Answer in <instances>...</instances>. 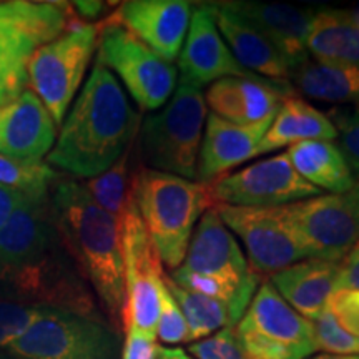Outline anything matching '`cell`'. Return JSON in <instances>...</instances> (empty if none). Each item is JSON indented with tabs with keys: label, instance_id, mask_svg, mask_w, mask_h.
Here are the masks:
<instances>
[{
	"label": "cell",
	"instance_id": "cell-6",
	"mask_svg": "<svg viewBox=\"0 0 359 359\" xmlns=\"http://www.w3.org/2000/svg\"><path fill=\"white\" fill-rule=\"evenodd\" d=\"M206 118L198 85L180 79L163 110L148 115L142 127L143 156L156 172L196 180Z\"/></svg>",
	"mask_w": 359,
	"mask_h": 359
},
{
	"label": "cell",
	"instance_id": "cell-21",
	"mask_svg": "<svg viewBox=\"0 0 359 359\" xmlns=\"http://www.w3.org/2000/svg\"><path fill=\"white\" fill-rule=\"evenodd\" d=\"M273 118L255 125H236L210 114L205 125V137L201 140L196 180L208 185L223 177L231 168L257 156V148Z\"/></svg>",
	"mask_w": 359,
	"mask_h": 359
},
{
	"label": "cell",
	"instance_id": "cell-5",
	"mask_svg": "<svg viewBox=\"0 0 359 359\" xmlns=\"http://www.w3.org/2000/svg\"><path fill=\"white\" fill-rule=\"evenodd\" d=\"M72 12L57 2H0V107L25 92L34 53L77 24Z\"/></svg>",
	"mask_w": 359,
	"mask_h": 359
},
{
	"label": "cell",
	"instance_id": "cell-1",
	"mask_svg": "<svg viewBox=\"0 0 359 359\" xmlns=\"http://www.w3.org/2000/svg\"><path fill=\"white\" fill-rule=\"evenodd\" d=\"M0 290L30 306L95 318L92 296L53 223L50 191L24 195L0 230Z\"/></svg>",
	"mask_w": 359,
	"mask_h": 359
},
{
	"label": "cell",
	"instance_id": "cell-3",
	"mask_svg": "<svg viewBox=\"0 0 359 359\" xmlns=\"http://www.w3.org/2000/svg\"><path fill=\"white\" fill-rule=\"evenodd\" d=\"M50 212L67 253L80 276L100 298L115 325L123 326L127 303L120 219L100 208L83 183L57 180L50 188Z\"/></svg>",
	"mask_w": 359,
	"mask_h": 359
},
{
	"label": "cell",
	"instance_id": "cell-41",
	"mask_svg": "<svg viewBox=\"0 0 359 359\" xmlns=\"http://www.w3.org/2000/svg\"><path fill=\"white\" fill-rule=\"evenodd\" d=\"M158 359H193L188 356L187 351L180 348H160L158 349Z\"/></svg>",
	"mask_w": 359,
	"mask_h": 359
},
{
	"label": "cell",
	"instance_id": "cell-38",
	"mask_svg": "<svg viewBox=\"0 0 359 359\" xmlns=\"http://www.w3.org/2000/svg\"><path fill=\"white\" fill-rule=\"evenodd\" d=\"M338 288L359 290V241L339 262Z\"/></svg>",
	"mask_w": 359,
	"mask_h": 359
},
{
	"label": "cell",
	"instance_id": "cell-13",
	"mask_svg": "<svg viewBox=\"0 0 359 359\" xmlns=\"http://www.w3.org/2000/svg\"><path fill=\"white\" fill-rule=\"evenodd\" d=\"M208 191L215 206L245 208H275L321 195V190L296 172L286 154L269 156L236 173L223 175L208 183Z\"/></svg>",
	"mask_w": 359,
	"mask_h": 359
},
{
	"label": "cell",
	"instance_id": "cell-18",
	"mask_svg": "<svg viewBox=\"0 0 359 359\" xmlns=\"http://www.w3.org/2000/svg\"><path fill=\"white\" fill-rule=\"evenodd\" d=\"M178 269L203 276H218L224 280L246 283L259 276L246 262L243 251L223 223L217 208H210L200 218L193 231L185 259Z\"/></svg>",
	"mask_w": 359,
	"mask_h": 359
},
{
	"label": "cell",
	"instance_id": "cell-10",
	"mask_svg": "<svg viewBox=\"0 0 359 359\" xmlns=\"http://www.w3.org/2000/svg\"><path fill=\"white\" fill-rule=\"evenodd\" d=\"M100 25L77 22L67 32L45 43L30 58L29 85L57 127L82 83L98 43Z\"/></svg>",
	"mask_w": 359,
	"mask_h": 359
},
{
	"label": "cell",
	"instance_id": "cell-42",
	"mask_svg": "<svg viewBox=\"0 0 359 359\" xmlns=\"http://www.w3.org/2000/svg\"><path fill=\"white\" fill-rule=\"evenodd\" d=\"M309 359H359V354H348V356H334V354H320Z\"/></svg>",
	"mask_w": 359,
	"mask_h": 359
},
{
	"label": "cell",
	"instance_id": "cell-9",
	"mask_svg": "<svg viewBox=\"0 0 359 359\" xmlns=\"http://www.w3.org/2000/svg\"><path fill=\"white\" fill-rule=\"evenodd\" d=\"M7 349L19 359H120L122 344L97 318L43 308L29 331Z\"/></svg>",
	"mask_w": 359,
	"mask_h": 359
},
{
	"label": "cell",
	"instance_id": "cell-25",
	"mask_svg": "<svg viewBox=\"0 0 359 359\" xmlns=\"http://www.w3.org/2000/svg\"><path fill=\"white\" fill-rule=\"evenodd\" d=\"M306 48L316 60L359 67V29L351 12L339 8L314 11Z\"/></svg>",
	"mask_w": 359,
	"mask_h": 359
},
{
	"label": "cell",
	"instance_id": "cell-29",
	"mask_svg": "<svg viewBox=\"0 0 359 359\" xmlns=\"http://www.w3.org/2000/svg\"><path fill=\"white\" fill-rule=\"evenodd\" d=\"M93 201L116 219H122L132 196V180L128 173V151L105 172L90 178L83 185Z\"/></svg>",
	"mask_w": 359,
	"mask_h": 359
},
{
	"label": "cell",
	"instance_id": "cell-2",
	"mask_svg": "<svg viewBox=\"0 0 359 359\" xmlns=\"http://www.w3.org/2000/svg\"><path fill=\"white\" fill-rule=\"evenodd\" d=\"M137 125L138 115L122 85L97 62L47 161L75 177H97L127 151Z\"/></svg>",
	"mask_w": 359,
	"mask_h": 359
},
{
	"label": "cell",
	"instance_id": "cell-32",
	"mask_svg": "<svg viewBox=\"0 0 359 359\" xmlns=\"http://www.w3.org/2000/svg\"><path fill=\"white\" fill-rule=\"evenodd\" d=\"M314 339L318 351H325L334 356L359 354V339L353 338L341 327L327 309H325L316 320L311 321Z\"/></svg>",
	"mask_w": 359,
	"mask_h": 359
},
{
	"label": "cell",
	"instance_id": "cell-22",
	"mask_svg": "<svg viewBox=\"0 0 359 359\" xmlns=\"http://www.w3.org/2000/svg\"><path fill=\"white\" fill-rule=\"evenodd\" d=\"M212 12L215 24L224 42H228L238 64L258 77L288 82L290 69L273 43L235 12L223 6V2L206 4Z\"/></svg>",
	"mask_w": 359,
	"mask_h": 359
},
{
	"label": "cell",
	"instance_id": "cell-8",
	"mask_svg": "<svg viewBox=\"0 0 359 359\" xmlns=\"http://www.w3.org/2000/svg\"><path fill=\"white\" fill-rule=\"evenodd\" d=\"M246 359H308L318 351L313 325L271 285L259 286L235 327Z\"/></svg>",
	"mask_w": 359,
	"mask_h": 359
},
{
	"label": "cell",
	"instance_id": "cell-35",
	"mask_svg": "<svg viewBox=\"0 0 359 359\" xmlns=\"http://www.w3.org/2000/svg\"><path fill=\"white\" fill-rule=\"evenodd\" d=\"M334 128L338 133V148L346 160L353 175L359 177V107L351 111L334 115Z\"/></svg>",
	"mask_w": 359,
	"mask_h": 359
},
{
	"label": "cell",
	"instance_id": "cell-36",
	"mask_svg": "<svg viewBox=\"0 0 359 359\" xmlns=\"http://www.w3.org/2000/svg\"><path fill=\"white\" fill-rule=\"evenodd\" d=\"M326 309L348 334L359 339V290L338 288L327 299Z\"/></svg>",
	"mask_w": 359,
	"mask_h": 359
},
{
	"label": "cell",
	"instance_id": "cell-40",
	"mask_svg": "<svg viewBox=\"0 0 359 359\" xmlns=\"http://www.w3.org/2000/svg\"><path fill=\"white\" fill-rule=\"evenodd\" d=\"M72 11H75L79 13L80 19H87V20H95L98 15H100V12L103 11V6L105 4L102 2H75L72 4Z\"/></svg>",
	"mask_w": 359,
	"mask_h": 359
},
{
	"label": "cell",
	"instance_id": "cell-26",
	"mask_svg": "<svg viewBox=\"0 0 359 359\" xmlns=\"http://www.w3.org/2000/svg\"><path fill=\"white\" fill-rule=\"evenodd\" d=\"M293 168L318 190L344 193L356 180L338 145L326 140H308L291 145L286 151Z\"/></svg>",
	"mask_w": 359,
	"mask_h": 359
},
{
	"label": "cell",
	"instance_id": "cell-24",
	"mask_svg": "<svg viewBox=\"0 0 359 359\" xmlns=\"http://www.w3.org/2000/svg\"><path fill=\"white\" fill-rule=\"evenodd\" d=\"M338 137L333 122L302 98L290 97L283 102L271 125L257 148V155L271 154L283 147L308 140L331 142Z\"/></svg>",
	"mask_w": 359,
	"mask_h": 359
},
{
	"label": "cell",
	"instance_id": "cell-28",
	"mask_svg": "<svg viewBox=\"0 0 359 359\" xmlns=\"http://www.w3.org/2000/svg\"><path fill=\"white\" fill-rule=\"evenodd\" d=\"M163 283L185 316L191 339H205L218 330L235 327L236 321L226 304L183 288L168 275H163Z\"/></svg>",
	"mask_w": 359,
	"mask_h": 359
},
{
	"label": "cell",
	"instance_id": "cell-34",
	"mask_svg": "<svg viewBox=\"0 0 359 359\" xmlns=\"http://www.w3.org/2000/svg\"><path fill=\"white\" fill-rule=\"evenodd\" d=\"M188 351L196 359H246L235 327H224L210 338L196 341Z\"/></svg>",
	"mask_w": 359,
	"mask_h": 359
},
{
	"label": "cell",
	"instance_id": "cell-33",
	"mask_svg": "<svg viewBox=\"0 0 359 359\" xmlns=\"http://www.w3.org/2000/svg\"><path fill=\"white\" fill-rule=\"evenodd\" d=\"M165 285V283H163ZM156 336L167 344H180L191 341L190 327L183 316L178 303L170 294V291L165 286L161 291V303H160V316L158 325H156Z\"/></svg>",
	"mask_w": 359,
	"mask_h": 359
},
{
	"label": "cell",
	"instance_id": "cell-11",
	"mask_svg": "<svg viewBox=\"0 0 359 359\" xmlns=\"http://www.w3.org/2000/svg\"><path fill=\"white\" fill-rule=\"evenodd\" d=\"M97 62L114 70L142 110H158L173 95L177 69L114 20L100 25Z\"/></svg>",
	"mask_w": 359,
	"mask_h": 359
},
{
	"label": "cell",
	"instance_id": "cell-19",
	"mask_svg": "<svg viewBox=\"0 0 359 359\" xmlns=\"http://www.w3.org/2000/svg\"><path fill=\"white\" fill-rule=\"evenodd\" d=\"M293 93L290 82L230 77L210 85L205 102L219 118L246 127L275 116L283 102Z\"/></svg>",
	"mask_w": 359,
	"mask_h": 359
},
{
	"label": "cell",
	"instance_id": "cell-30",
	"mask_svg": "<svg viewBox=\"0 0 359 359\" xmlns=\"http://www.w3.org/2000/svg\"><path fill=\"white\" fill-rule=\"evenodd\" d=\"M58 175L48 165H22L0 155V185L11 187L25 195L48 193Z\"/></svg>",
	"mask_w": 359,
	"mask_h": 359
},
{
	"label": "cell",
	"instance_id": "cell-39",
	"mask_svg": "<svg viewBox=\"0 0 359 359\" xmlns=\"http://www.w3.org/2000/svg\"><path fill=\"white\" fill-rule=\"evenodd\" d=\"M24 195L25 193L13 190L11 187L0 185V230L8 222V218L12 217V213L15 212L17 206L20 205Z\"/></svg>",
	"mask_w": 359,
	"mask_h": 359
},
{
	"label": "cell",
	"instance_id": "cell-23",
	"mask_svg": "<svg viewBox=\"0 0 359 359\" xmlns=\"http://www.w3.org/2000/svg\"><path fill=\"white\" fill-rule=\"evenodd\" d=\"M338 276L339 263L309 258L275 273L271 285L296 313L313 321L338 290Z\"/></svg>",
	"mask_w": 359,
	"mask_h": 359
},
{
	"label": "cell",
	"instance_id": "cell-43",
	"mask_svg": "<svg viewBox=\"0 0 359 359\" xmlns=\"http://www.w3.org/2000/svg\"><path fill=\"white\" fill-rule=\"evenodd\" d=\"M351 15H353L354 24H356V25H358V29H359V7L356 8V11H353V12H351Z\"/></svg>",
	"mask_w": 359,
	"mask_h": 359
},
{
	"label": "cell",
	"instance_id": "cell-17",
	"mask_svg": "<svg viewBox=\"0 0 359 359\" xmlns=\"http://www.w3.org/2000/svg\"><path fill=\"white\" fill-rule=\"evenodd\" d=\"M178 67L182 72L180 79H185L198 87L230 77H258L238 64L206 4H201L193 11L190 29L178 55Z\"/></svg>",
	"mask_w": 359,
	"mask_h": 359
},
{
	"label": "cell",
	"instance_id": "cell-37",
	"mask_svg": "<svg viewBox=\"0 0 359 359\" xmlns=\"http://www.w3.org/2000/svg\"><path fill=\"white\" fill-rule=\"evenodd\" d=\"M125 331L127 338L122 348V359H158L160 346L156 344L155 333H147L137 327H127Z\"/></svg>",
	"mask_w": 359,
	"mask_h": 359
},
{
	"label": "cell",
	"instance_id": "cell-7",
	"mask_svg": "<svg viewBox=\"0 0 359 359\" xmlns=\"http://www.w3.org/2000/svg\"><path fill=\"white\" fill-rule=\"evenodd\" d=\"M308 258L339 263L359 241V182L344 193H331L275 206Z\"/></svg>",
	"mask_w": 359,
	"mask_h": 359
},
{
	"label": "cell",
	"instance_id": "cell-14",
	"mask_svg": "<svg viewBox=\"0 0 359 359\" xmlns=\"http://www.w3.org/2000/svg\"><path fill=\"white\" fill-rule=\"evenodd\" d=\"M228 230L246 246L250 266L258 273H275L308 258L290 228L278 218L275 208L215 206Z\"/></svg>",
	"mask_w": 359,
	"mask_h": 359
},
{
	"label": "cell",
	"instance_id": "cell-4",
	"mask_svg": "<svg viewBox=\"0 0 359 359\" xmlns=\"http://www.w3.org/2000/svg\"><path fill=\"white\" fill-rule=\"evenodd\" d=\"M132 193L161 263L182 266L196 222L215 206L208 185L142 168L132 180Z\"/></svg>",
	"mask_w": 359,
	"mask_h": 359
},
{
	"label": "cell",
	"instance_id": "cell-12",
	"mask_svg": "<svg viewBox=\"0 0 359 359\" xmlns=\"http://www.w3.org/2000/svg\"><path fill=\"white\" fill-rule=\"evenodd\" d=\"M122 251L127 303L123 309V330L137 327L156 334L163 291V263L156 253L133 193L122 219Z\"/></svg>",
	"mask_w": 359,
	"mask_h": 359
},
{
	"label": "cell",
	"instance_id": "cell-20",
	"mask_svg": "<svg viewBox=\"0 0 359 359\" xmlns=\"http://www.w3.org/2000/svg\"><path fill=\"white\" fill-rule=\"evenodd\" d=\"M223 6L259 30L280 53L290 74L306 62V37L314 11L286 4L264 2H223Z\"/></svg>",
	"mask_w": 359,
	"mask_h": 359
},
{
	"label": "cell",
	"instance_id": "cell-15",
	"mask_svg": "<svg viewBox=\"0 0 359 359\" xmlns=\"http://www.w3.org/2000/svg\"><path fill=\"white\" fill-rule=\"evenodd\" d=\"M191 15L193 7L187 0H130L111 20L172 64L182 52Z\"/></svg>",
	"mask_w": 359,
	"mask_h": 359
},
{
	"label": "cell",
	"instance_id": "cell-16",
	"mask_svg": "<svg viewBox=\"0 0 359 359\" xmlns=\"http://www.w3.org/2000/svg\"><path fill=\"white\" fill-rule=\"evenodd\" d=\"M57 125L32 90L0 107V155L22 165H40L50 154Z\"/></svg>",
	"mask_w": 359,
	"mask_h": 359
},
{
	"label": "cell",
	"instance_id": "cell-31",
	"mask_svg": "<svg viewBox=\"0 0 359 359\" xmlns=\"http://www.w3.org/2000/svg\"><path fill=\"white\" fill-rule=\"evenodd\" d=\"M42 313V306H30L13 299L0 298V348H8L15 343Z\"/></svg>",
	"mask_w": 359,
	"mask_h": 359
},
{
	"label": "cell",
	"instance_id": "cell-27",
	"mask_svg": "<svg viewBox=\"0 0 359 359\" xmlns=\"http://www.w3.org/2000/svg\"><path fill=\"white\" fill-rule=\"evenodd\" d=\"M296 90L314 100L330 103H359V67L327 64L308 58L291 70Z\"/></svg>",
	"mask_w": 359,
	"mask_h": 359
}]
</instances>
